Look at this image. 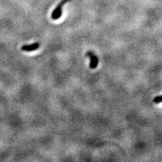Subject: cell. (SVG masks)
<instances>
[{
  "label": "cell",
  "mask_w": 162,
  "mask_h": 162,
  "mask_svg": "<svg viewBox=\"0 0 162 162\" xmlns=\"http://www.w3.org/2000/svg\"><path fill=\"white\" fill-rule=\"evenodd\" d=\"M68 0H63L58 4L51 14V18L53 20H58L61 17L62 14V7Z\"/></svg>",
  "instance_id": "1"
},
{
  "label": "cell",
  "mask_w": 162,
  "mask_h": 162,
  "mask_svg": "<svg viewBox=\"0 0 162 162\" xmlns=\"http://www.w3.org/2000/svg\"><path fill=\"white\" fill-rule=\"evenodd\" d=\"M86 56L90 58V68L91 69L96 68L99 63V59L97 56L93 51L87 52Z\"/></svg>",
  "instance_id": "2"
},
{
  "label": "cell",
  "mask_w": 162,
  "mask_h": 162,
  "mask_svg": "<svg viewBox=\"0 0 162 162\" xmlns=\"http://www.w3.org/2000/svg\"><path fill=\"white\" fill-rule=\"evenodd\" d=\"M40 47V43H34L30 45H24L21 47V50L23 51H32L38 49Z\"/></svg>",
  "instance_id": "3"
},
{
  "label": "cell",
  "mask_w": 162,
  "mask_h": 162,
  "mask_svg": "<svg viewBox=\"0 0 162 162\" xmlns=\"http://www.w3.org/2000/svg\"><path fill=\"white\" fill-rule=\"evenodd\" d=\"M153 101L156 103H159L162 102V95L161 96H158V97H156L155 99H154Z\"/></svg>",
  "instance_id": "4"
}]
</instances>
